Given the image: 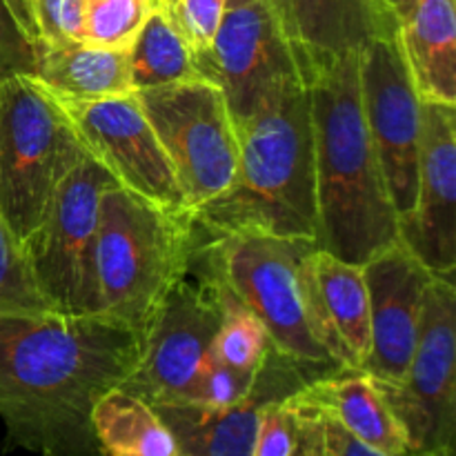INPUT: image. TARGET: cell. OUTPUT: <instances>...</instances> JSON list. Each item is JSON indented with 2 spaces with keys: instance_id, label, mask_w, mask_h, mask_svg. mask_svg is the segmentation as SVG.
<instances>
[{
  "instance_id": "cell-1",
  "label": "cell",
  "mask_w": 456,
  "mask_h": 456,
  "mask_svg": "<svg viewBox=\"0 0 456 456\" xmlns=\"http://www.w3.org/2000/svg\"><path fill=\"white\" fill-rule=\"evenodd\" d=\"M141 332L101 314H0V419L7 448L98 452L92 410L134 372Z\"/></svg>"
},
{
  "instance_id": "cell-2",
  "label": "cell",
  "mask_w": 456,
  "mask_h": 456,
  "mask_svg": "<svg viewBox=\"0 0 456 456\" xmlns=\"http://www.w3.org/2000/svg\"><path fill=\"white\" fill-rule=\"evenodd\" d=\"M314 141L319 245L354 265L399 240V216L365 123L359 52L303 69Z\"/></svg>"
},
{
  "instance_id": "cell-3",
  "label": "cell",
  "mask_w": 456,
  "mask_h": 456,
  "mask_svg": "<svg viewBox=\"0 0 456 456\" xmlns=\"http://www.w3.org/2000/svg\"><path fill=\"white\" fill-rule=\"evenodd\" d=\"M230 185L191 214L208 236L265 234L319 240L314 141L305 80L288 85L236 127Z\"/></svg>"
},
{
  "instance_id": "cell-4",
  "label": "cell",
  "mask_w": 456,
  "mask_h": 456,
  "mask_svg": "<svg viewBox=\"0 0 456 456\" xmlns=\"http://www.w3.org/2000/svg\"><path fill=\"white\" fill-rule=\"evenodd\" d=\"M205 248L223 283L258 316L281 354L321 377L346 370L321 310L314 240L205 234Z\"/></svg>"
},
{
  "instance_id": "cell-5",
  "label": "cell",
  "mask_w": 456,
  "mask_h": 456,
  "mask_svg": "<svg viewBox=\"0 0 456 456\" xmlns=\"http://www.w3.org/2000/svg\"><path fill=\"white\" fill-rule=\"evenodd\" d=\"M199 239L190 214L156 208L118 185L102 191L96 236L101 314L142 332L190 265Z\"/></svg>"
},
{
  "instance_id": "cell-6",
  "label": "cell",
  "mask_w": 456,
  "mask_h": 456,
  "mask_svg": "<svg viewBox=\"0 0 456 456\" xmlns=\"http://www.w3.org/2000/svg\"><path fill=\"white\" fill-rule=\"evenodd\" d=\"M85 156L69 114L36 76L0 80V216L20 248Z\"/></svg>"
},
{
  "instance_id": "cell-7",
  "label": "cell",
  "mask_w": 456,
  "mask_h": 456,
  "mask_svg": "<svg viewBox=\"0 0 456 456\" xmlns=\"http://www.w3.org/2000/svg\"><path fill=\"white\" fill-rule=\"evenodd\" d=\"M221 321L223 283L200 232L190 265L147 319L136 368L120 387L150 405L187 403L196 379L212 359Z\"/></svg>"
},
{
  "instance_id": "cell-8",
  "label": "cell",
  "mask_w": 456,
  "mask_h": 456,
  "mask_svg": "<svg viewBox=\"0 0 456 456\" xmlns=\"http://www.w3.org/2000/svg\"><path fill=\"white\" fill-rule=\"evenodd\" d=\"M114 185V178L87 154L58 185L43 223L22 243L36 288L53 312L101 314L98 205L102 191Z\"/></svg>"
},
{
  "instance_id": "cell-9",
  "label": "cell",
  "mask_w": 456,
  "mask_h": 456,
  "mask_svg": "<svg viewBox=\"0 0 456 456\" xmlns=\"http://www.w3.org/2000/svg\"><path fill=\"white\" fill-rule=\"evenodd\" d=\"M191 214L216 199L236 169L239 138L225 94L208 78L136 92Z\"/></svg>"
},
{
  "instance_id": "cell-10",
  "label": "cell",
  "mask_w": 456,
  "mask_h": 456,
  "mask_svg": "<svg viewBox=\"0 0 456 456\" xmlns=\"http://www.w3.org/2000/svg\"><path fill=\"white\" fill-rule=\"evenodd\" d=\"M377 383V381H374ZM408 436V456H452L456 432V289L435 276L426 289L417 346L405 379L381 386Z\"/></svg>"
},
{
  "instance_id": "cell-11",
  "label": "cell",
  "mask_w": 456,
  "mask_h": 456,
  "mask_svg": "<svg viewBox=\"0 0 456 456\" xmlns=\"http://www.w3.org/2000/svg\"><path fill=\"white\" fill-rule=\"evenodd\" d=\"M196 67L225 94L234 127L283 87L305 80L270 0H225L212 45L196 53Z\"/></svg>"
},
{
  "instance_id": "cell-12",
  "label": "cell",
  "mask_w": 456,
  "mask_h": 456,
  "mask_svg": "<svg viewBox=\"0 0 456 456\" xmlns=\"http://www.w3.org/2000/svg\"><path fill=\"white\" fill-rule=\"evenodd\" d=\"M359 87L365 123L401 223L417 200L423 101L405 65L399 34L361 49Z\"/></svg>"
},
{
  "instance_id": "cell-13",
  "label": "cell",
  "mask_w": 456,
  "mask_h": 456,
  "mask_svg": "<svg viewBox=\"0 0 456 456\" xmlns=\"http://www.w3.org/2000/svg\"><path fill=\"white\" fill-rule=\"evenodd\" d=\"M61 105L69 114L85 151L114 178L116 185L160 209L190 214L172 163L136 92Z\"/></svg>"
},
{
  "instance_id": "cell-14",
  "label": "cell",
  "mask_w": 456,
  "mask_h": 456,
  "mask_svg": "<svg viewBox=\"0 0 456 456\" xmlns=\"http://www.w3.org/2000/svg\"><path fill=\"white\" fill-rule=\"evenodd\" d=\"M399 240L435 276L456 270V110L423 102L417 200L399 223Z\"/></svg>"
},
{
  "instance_id": "cell-15",
  "label": "cell",
  "mask_w": 456,
  "mask_h": 456,
  "mask_svg": "<svg viewBox=\"0 0 456 456\" xmlns=\"http://www.w3.org/2000/svg\"><path fill=\"white\" fill-rule=\"evenodd\" d=\"M370 294V354L361 372L381 386L405 379L417 346L430 270L396 240L363 265Z\"/></svg>"
},
{
  "instance_id": "cell-16",
  "label": "cell",
  "mask_w": 456,
  "mask_h": 456,
  "mask_svg": "<svg viewBox=\"0 0 456 456\" xmlns=\"http://www.w3.org/2000/svg\"><path fill=\"white\" fill-rule=\"evenodd\" d=\"M319 377L272 346L248 399L225 408L194 403L151 408L172 432L178 456H252L263 405L294 395Z\"/></svg>"
},
{
  "instance_id": "cell-17",
  "label": "cell",
  "mask_w": 456,
  "mask_h": 456,
  "mask_svg": "<svg viewBox=\"0 0 456 456\" xmlns=\"http://www.w3.org/2000/svg\"><path fill=\"white\" fill-rule=\"evenodd\" d=\"M270 4L301 71L314 61L361 52L372 40L399 34V18L381 0H270Z\"/></svg>"
},
{
  "instance_id": "cell-18",
  "label": "cell",
  "mask_w": 456,
  "mask_h": 456,
  "mask_svg": "<svg viewBox=\"0 0 456 456\" xmlns=\"http://www.w3.org/2000/svg\"><path fill=\"white\" fill-rule=\"evenodd\" d=\"M396 18L401 52L421 101L456 105V0H410Z\"/></svg>"
},
{
  "instance_id": "cell-19",
  "label": "cell",
  "mask_w": 456,
  "mask_h": 456,
  "mask_svg": "<svg viewBox=\"0 0 456 456\" xmlns=\"http://www.w3.org/2000/svg\"><path fill=\"white\" fill-rule=\"evenodd\" d=\"M307 401L347 435L387 456H408L410 445L403 426L392 412L381 387L372 377L356 370L325 374L303 387Z\"/></svg>"
},
{
  "instance_id": "cell-20",
  "label": "cell",
  "mask_w": 456,
  "mask_h": 456,
  "mask_svg": "<svg viewBox=\"0 0 456 456\" xmlns=\"http://www.w3.org/2000/svg\"><path fill=\"white\" fill-rule=\"evenodd\" d=\"M34 53V76L61 102H87L134 92L125 49L92 43H36Z\"/></svg>"
},
{
  "instance_id": "cell-21",
  "label": "cell",
  "mask_w": 456,
  "mask_h": 456,
  "mask_svg": "<svg viewBox=\"0 0 456 456\" xmlns=\"http://www.w3.org/2000/svg\"><path fill=\"white\" fill-rule=\"evenodd\" d=\"M314 281L343 368L361 372L370 354V294L363 265L316 248Z\"/></svg>"
},
{
  "instance_id": "cell-22",
  "label": "cell",
  "mask_w": 456,
  "mask_h": 456,
  "mask_svg": "<svg viewBox=\"0 0 456 456\" xmlns=\"http://www.w3.org/2000/svg\"><path fill=\"white\" fill-rule=\"evenodd\" d=\"M98 452L105 456H178L176 441L156 410L125 387H114L92 410Z\"/></svg>"
},
{
  "instance_id": "cell-23",
  "label": "cell",
  "mask_w": 456,
  "mask_h": 456,
  "mask_svg": "<svg viewBox=\"0 0 456 456\" xmlns=\"http://www.w3.org/2000/svg\"><path fill=\"white\" fill-rule=\"evenodd\" d=\"M127 56L134 92L203 78L196 67V53L172 13L154 9L127 49Z\"/></svg>"
},
{
  "instance_id": "cell-24",
  "label": "cell",
  "mask_w": 456,
  "mask_h": 456,
  "mask_svg": "<svg viewBox=\"0 0 456 456\" xmlns=\"http://www.w3.org/2000/svg\"><path fill=\"white\" fill-rule=\"evenodd\" d=\"M301 390L263 405L252 456H328L323 412Z\"/></svg>"
},
{
  "instance_id": "cell-25",
  "label": "cell",
  "mask_w": 456,
  "mask_h": 456,
  "mask_svg": "<svg viewBox=\"0 0 456 456\" xmlns=\"http://www.w3.org/2000/svg\"><path fill=\"white\" fill-rule=\"evenodd\" d=\"M270 347L272 341L265 325L223 283V321L212 346L214 359L230 370L256 372Z\"/></svg>"
},
{
  "instance_id": "cell-26",
  "label": "cell",
  "mask_w": 456,
  "mask_h": 456,
  "mask_svg": "<svg viewBox=\"0 0 456 456\" xmlns=\"http://www.w3.org/2000/svg\"><path fill=\"white\" fill-rule=\"evenodd\" d=\"M151 12L150 0H85V43L127 52Z\"/></svg>"
},
{
  "instance_id": "cell-27",
  "label": "cell",
  "mask_w": 456,
  "mask_h": 456,
  "mask_svg": "<svg viewBox=\"0 0 456 456\" xmlns=\"http://www.w3.org/2000/svg\"><path fill=\"white\" fill-rule=\"evenodd\" d=\"M52 310L38 292L20 243L0 216V314Z\"/></svg>"
},
{
  "instance_id": "cell-28",
  "label": "cell",
  "mask_w": 456,
  "mask_h": 456,
  "mask_svg": "<svg viewBox=\"0 0 456 456\" xmlns=\"http://www.w3.org/2000/svg\"><path fill=\"white\" fill-rule=\"evenodd\" d=\"M258 370L256 372H239V370L225 368L212 356L196 379L187 403L208 405V408H225V405L239 403L252 395Z\"/></svg>"
},
{
  "instance_id": "cell-29",
  "label": "cell",
  "mask_w": 456,
  "mask_h": 456,
  "mask_svg": "<svg viewBox=\"0 0 456 456\" xmlns=\"http://www.w3.org/2000/svg\"><path fill=\"white\" fill-rule=\"evenodd\" d=\"M38 43H85V0H31Z\"/></svg>"
},
{
  "instance_id": "cell-30",
  "label": "cell",
  "mask_w": 456,
  "mask_h": 456,
  "mask_svg": "<svg viewBox=\"0 0 456 456\" xmlns=\"http://www.w3.org/2000/svg\"><path fill=\"white\" fill-rule=\"evenodd\" d=\"M223 9H225V0H178L176 22L190 43L191 52H208L221 22Z\"/></svg>"
},
{
  "instance_id": "cell-31",
  "label": "cell",
  "mask_w": 456,
  "mask_h": 456,
  "mask_svg": "<svg viewBox=\"0 0 456 456\" xmlns=\"http://www.w3.org/2000/svg\"><path fill=\"white\" fill-rule=\"evenodd\" d=\"M34 43L0 0V80L12 76H34Z\"/></svg>"
},
{
  "instance_id": "cell-32",
  "label": "cell",
  "mask_w": 456,
  "mask_h": 456,
  "mask_svg": "<svg viewBox=\"0 0 456 456\" xmlns=\"http://www.w3.org/2000/svg\"><path fill=\"white\" fill-rule=\"evenodd\" d=\"M325 439H328V456H387L356 441L328 417H325Z\"/></svg>"
},
{
  "instance_id": "cell-33",
  "label": "cell",
  "mask_w": 456,
  "mask_h": 456,
  "mask_svg": "<svg viewBox=\"0 0 456 456\" xmlns=\"http://www.w3.org/2000/svg\"><path fill=\"white\" fill-rule=\"evenodd\" d=\"M3 3L13 16V20L20 25V29L29 36L31 43H38V29H36L34 13H31V0H3Z\"/></svg>"
},
{
  "instance_id": "cell-34",
  "label": "cell",
  "mask_w": 456,
  "mask_h": 456,
  "mask_svg": "<svg viewBox=\"0 0 456 456\" xmlns=\"http://www.w3.org/2000/svg\"><path fill=\"white\" fill-rule=\"evenodd\" d=\"M150 3H151V9H156V12L172 13V16L176 18V3H178V0H150Z\"/></svg>"
},
{
  "instance_id": "cell-35",
  "label": "cell",
  "mask_w": 456,
  "mask_h": 456,
  "mask_svg": "<svg viewBox=\"0 0 456 456\" xmlns=\"http://www.w3.org/2000/svg\"><path fill=\"white\" fill-rule=\"evenodd\" d=\"M381 3H383V4H387V7H390L392 12L396 13V12H399V9H403L405 4L410 3V0H381Z\"/></svg>"
},
{
  "instance_id": "cell-36",
  "label": "cell",
  "mask_w": 456,
  "mask_h": 456,
  "mask_svg": "<svg viewBox=\"0 0 456 456\" xmlns=\"http://www.w3.org/2000/svg\"><path fill=\"white\" fill-rule=\"evenodd\" d=\"M87 456H105V454H101V452H96V454H87Z\"/></svg>"
}]
</instances>
